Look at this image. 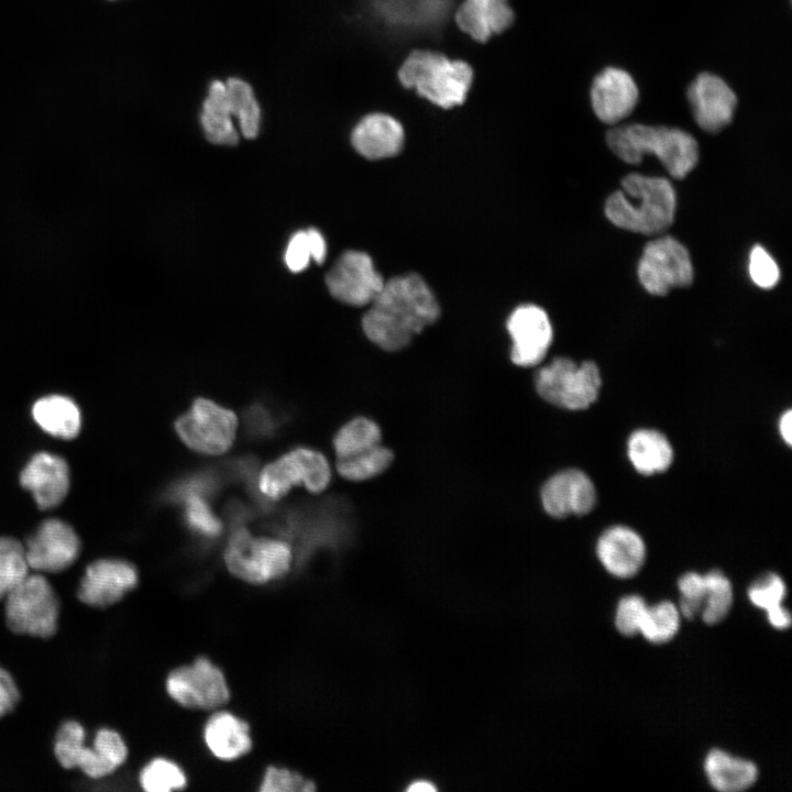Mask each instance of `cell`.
Returning <instances> with one entry per match:
<instances>
[{
	"label": "cell",
	"mask_w": 792,
	"mask_h": 792,
	"mask_svg": "<svg viewBox=\"0 0 792 792\" xmlns=\"http://www.w3.org/2000/svg\"><path fill=\"white\" fill-rule=\"evenodd\" d=\"M35 422L47 433L63 439L75 438L81 426L79 408L67 396L48 395L32 407Z\"/></svg>",
	"instance_id": "obj_27"
},
{
	"label": "cell",
	"mask_w": 792,
	"mask_h": 792,
	"mask_svg": "<svg viewBox=\"0 0 792 792\" xmlns=\"http://www.w3.org/2000/svg\"><path fill=\"white\" fill-rule=\"evenodd\" d=\"M408 791L411 792H431L436 791V788L427 781H417L414 782L409 788Z\"/></svg>",
	"instance_id": "obj_46"
},
{
	"label": "cell",
	"mask_w": 792,
	"mask_h": 792,
	"mask_svg": "<svg viewBox=\"0 0 792 792\" xmlns=\"http://www.w3.org/2000/svg\"><path fill=\"white\" fill-rule=\"evenodd\" d=\"M400 86L436 108L451 110L464 103L474 79L473 67L431 48H414L396 72Z\"/></svg>",
	"instance_id": "obj_3"
},
{
	"label": "cell",
	"mask_w": 792,
	"mask_h": 792,
	"mask_svg": "<svg viewBox=\"0 0 792 792\" xmlns=\"http://www.w3.org/2000/svg\"><path fill=\"white\" fill-rule=\"evenodd\" d=\"M676 195L663 177L630 173L606 200L604 212L616 227L645 235L664 232L674 221Z\"/></svg>",
	"instance_id": "obj_2"
},
{
	"label": "cell",
	"mask_w": 792,
	"mask_h": 792,
	"mask_svg": "<svg viewBox=\"0 0 792 792\" xmlns=\"http://www.w3.org/2000/svg\"><path fill=\"white\" fill-rule=\"evenodd\" d=\"M140 783L147 792H170L183 790L187 780L178 765L165 758H155L142 769Z\"/></svg>",
	"instance_id": "obj_34"
},
{
	"label": "cell",
	"mask_w": 792,
	"mask_h": 792,
	"mask_svg": "<svg viewBox=\"0 0 792 792\" xmlns=\"http://www.w3.org/2000/svg\"><path fill=\"white\" fill-rule=\"evenodd\" d=\"M260 790L262 792H311L312 781L286 768L271 766L265 770Z\"/></svg>",
	"instance_id": "obj_36"
},
{
	"label": "cell",
	"mask_w": 792,
	"mask_h": 792,
	"mask_svg": "<svg viewBox=\"0 0 792 792\" xmlns=\"http://www.w3.org/2000/svg\"><path fill=\"white\" fill-rule=\"evenodd\" d=\"M785 584L783 580L774 574L767 573L760 576L748 590L750 602L767 613L781 607L785 596Z\"/></svg>",
	"instance_id": "obj_35"
},
{
	"label": "cell",
	"mask_w": 792,
	"mask_h": 792,
	"mask_svg": "<svg viewBox=\"0 0 792 792\" xmlns=\"http://www.w3.org/2000/svg\"><path fill=\"white\" fill-rule=\"evenodd\" d=\"M705 596L701 613L702 619L715 625L728 614L733 602L730 581L719 570H712L704 575Z\"/></svg>",
	"instance_id": "obj_32"
},
{
	"label": "cell",
	"mask_w": 792,
	"mask_h": 792,
	"mask_svg": "<svg viewBox=\"0 0 792 792\" xmlns=\"http://www.w3.org/2000/svg\"><path fill=\"white\" fill-rule=\"evenodd\" d=\"M310 258L307 232L298 231L288 243L285 254L286 264L290 271L300 272L308 266Z\"/></svg>",
	"instance_id": "obj_41"
},
{
	"label": "cell",
	"mask_w": 792,
	"mask_h": 792,
	"mask_svg": "<svg viewBox=\"0 0 792 792\" xmlns=\"http://www.w3.org/2000/svg\"><path fill=\"white\" fill-rule=\"evenodd\" d=\"M748 271L752 282L763 289L774 287L780 277L776 261L761 245L752 248L749 255Z\"/></svg>",
	"instance_id": "obj_40"
},
{
	"label": "cell",
	"mask_w": 792,
	"mask_h": 792,
	"mask_svg": "<svg viewBox=\"0 0 792 792\" xmlns=\"http://www.w3.org/2000/svg\"><path fill=\"white\" fill-rule=\"evenodd\" d=\"M223 558L233 576L252 585H263L288 573L292 550L284 541L254 537L240 528L230 537Z\"/></svg>",
	"instance_id": "obj_7"
},
{
	"label": "cell",
	"mask_w": 792,
	"mask_h": 792,
	"mask_svg": "<svg viewBox=\"0 0 792 792\" xmlns=\"http://www.w3.org/2000/svg\"><path fill=\"white\" fill-rule=\"evenodd\" d=\"M330 477V466L323 454L298 448L264 466L258 487L263 495L277 501L299 485H305L310 493H320L328 486Z\"/></svg>",
	"instance_id": "obj_10"
},
{
	"label": "cell",
	"mask_w": 792,
	"mask_h": 792,
	"mask_svg": "<svg viewBox=\"0 0 792 792\" xmlns=\"http://www.w3.org/2000/svg\"><path fill=\"white\" fill-rule=\"evenodd\" d=\"M590 96L597 119L616 125L636 108L639 90L628 72L618 67H606L593 79Z\"/></svg>",
	"instance_id": "obj_20"
},
{
	"label": "cell",
	"mask_w": 792,
	"mask_h": 792,
	"mask_svg": "<svg viewBox=\"0 0 792 792\" xmlns=\"http://www.w3.org/2000/svg\"><path fill=\"white\" fill-rule=\"evenodd\" d=\"M138 582V571L132 563L100 559L87 566L77 596L86 605L106 608L121 601Z\"/></svg>",
	"instance_id": "obj_18"
},
{
	"label": "cell",
	"mask_w": 792,
	"mask_h": 792,
	"mask_svg": "<svg viewBox=\"0 0 792 792\" xmlns=\"http://www.w3.org/2000/svg\"><path fill=\"white\" fill-rule=\"evenodd\" d=\"M779 432L782 438V440L788 444H792V411L791 409H787L784 413H782L780 419H779Z\"/></svg>",
	"instance_id": "obj_45"
},
{
	"label": "cell",
	"mask_w": 792,
	"mask_h": 792,
	"mask_svg": "<svg viewBox=\"0 0 792 792\" xmlns=\"http://www.w3.org/2000/svg\"><path fill=\"white\" fill-rule=\"evenodd\" d=\"M439 314L430 287L419 275L410 273L385 280L364 314L362 327L373 343L386 351H398L433 323Z\"/></svg>",
	"instance_id": "obj_1"
},
{
	"label": "cell",
	"mask_w": 792,
	"mask_h": 792,
	"mask_svg": "<svg viewBox=\"0 0 792 792\" xmlns=\"http://www.w3.org/2000/svg\"><path fill=\"white\" fill-rule=\"evenodd\" d=\"M8 628L20 635L48 638L57 629L59 601L40 572L29 573L4 598Z\"/></svg>",
	"instance_id": "obj_9"
},
{
	"label": "cell",
	"mask_w": 792,
	"mask_h": 792,
	"mask_svg": "<svg viewBox=\"0 0 792 792\" xmlns=\"http://www.w3.org/2000/svg\"><path fill=\"white\" fill-rule=\"evenodd\" d=\"M688 101L696 124L707 133H717L733 120L737 96L727 82L712 73H701L689 85Z\"/></svg>",
	"instance_id": "obj_17"
},
{
	"label": "cell",
	"mask_w": 792,
	"mask_h": 792,
	"mask_svg": "<svg viewBox=\"0 0 792 792\" xmlns=\"http://www.w3.org/2000/svg\"><path fill=\"white\" fill-rule=\"evenodd\" d=\"M393 460V452L378 444L354 455L337 459V471L349 481H364L383 473Z\"/></svg>",
	"instance_id": "obj_30"
},
{
	"label": "cell",
	"mask_w": 792,
	"mask_h": 792,
	"mask_svg": "<svg viewBox=\"0 0 792 792\" xmlns=\"http://www.w3.org/2000/svg\"><path fill=\"white\" fill-rule=\"evenodd\" d=\"M403 123L393 114L372 111L355 123L351 132V144L363 157L372 161L397 155L405 144Z\"/></svg>",
	"instance_id": "obj_21"
},
{
	"label": "cell",
	"mask_w": 792,
	"mask_h": 792,
	"mask_svg": "<svg viewBox=\"0 0 792 792\" xmlns=\"http://www.w3.org/2000/svg\"><path fill=\"white\" fill-rule=\"evenodd\" d=\"M609 150L627 164L637 165L644 156L654 155L676 179L686 177L698 162V145L679 128L630 123L615 125L606 133Z\"/></svg>",
	"instance_id": "obj_4"
},
{
	"label": "cell",
	"mask_w": 792,
	"mask_h": 792,
	"mask_svg": "<svg viewBox=\"0 0 792 792\" xmlns=\"http://www.w3.org/2000/svg\"><path fill=\"white\" fill-rule=\"evenodd\" d=\"M262 110L253 87L240 77L213 79L207 89L200 112L206 139L217 145H235L240 134L257 136Z\"/></svg>",
	"instance_id": "obj_5"
},
{
	"label": "cell",
	"mask_w": 792,
	"mask_h": 792,
	"mask_svg": "<svg viewBox=\"0 0 792 792\" xmlns=\"http://www.w3.org/2000/svg\"><path fill=\"white\" fill-rule=\"evenodd\" d=\"M378 425L365 417H358L345 424L336 435L333 443L337 459L354 455L381 444Z\"/></svg>",
	"instance_id": "obj_29"
},
{
	"label": "cell",
	"mask_w": 792,
	"mask_h": 792,
	"mask_svg": "<svg viewBox=\"0 0 792 792\" xmlns=\"http://www.w3.org/2000/svg\"><path fill=\"white\" fill-rule=\"evenodd\" d=\"M540 497L543 509L553 518L583 516L596 504V488L586 473L566 469L546 481Z\"/></svg>",
	"instance_id": "obj_19"
},
{
	"label": "cell",
	"mask_w": 792,
	"mask_h": 792,
	"mask_svg": "<svg viewBox=\"0 0 792 792\" xmlns=\"http://www.w3.org/2000/svg\"><path fill=\"white\" fill-rule=\"evenodd\" d=\"M20 698V693L12 676L0 668V718L10 713Z\"/></svg>",
	"instance_id": "obj_42"
},
{
	"label": "cell",
	"mask_w": 792,
	"mask_h": 792,
	"mask_svg": "<svg viewBox=\"0 0 792 792\" xmlns=\"http://www.w3.org/2000/svg\"><path fill=\"white\" fill-rule=\"evenodd\" d=\"M535 383L537 393L546 402L569 410H583L598 398L602 376L593 361L578 364L559 356L537 372Z\"/></svg>",
	"instance_id": "obj_8"
},
{
	"label": "cell",
	"mask_w": 792,
	"mask_h": 792,
	"mask_svg": "<svg viewBox=\"0 0 792 792\" xmlns=\"http://www.w3.org/2000/svg\"><path fill=\"white\" fill-rule=\"evenodd\" d=\"M637 275L647 293L664 296L672 288L690 286L694 270L688 249L669 235L651 240L645 245Z\"/></svg>",
	"instance_id": "obj_12"
},
{
	"label": "cell",
	"mask_w": 792,
	"mask_h": 792,
	"mask_svg": "<svg viewBox=\"0 0 792 792\" xmlns=\"http://www.w3.org/2000/svg\"><path fill=\"white\" fill-rule=\"evenodd\" d=\"M506 326L513 341V363L521 367L541 363L553 340L547 312L532 304L521 305L512 312Z\"/></svg>",
	"instance_id": "obj_16"
},
{
	"label": "cell",
	"mask_w": 792,
	"mask_h": 792,
	"mask_svg": "<svg viewBox=\"0 0 792 792\" xmlns=\"http://www.w3.org/2000/svg\"><path fill=\"white\" fill-rule=\"evenodd\" d=\"M166 690L177 704L197 711L220 708L230 698L224 674L206 657L174 669L166 679Z\"/></svg>",
	"instance_id": "obj_13"
},
{
	"label": "cell",
	"mask_w": 792,
	"mask_h": 792,
	"mask_svg": "<svg viewBox=\"0 0 792 792\" xmlns=\"http://www.w3.org/2000/svg\"><path fill=\"white\" fill-rule=\"evenodd\" d=\"M20 483L32 493L38 508H53L64 501L69 491L68 464L62 457L38 452L22 470Z\"/></svg>",
	"instance_id": "obj_22"
},
{
	"label": "cell",
	"mask_w": 792,
	"mask_h": 792,
	"mask_svg": "<svg viewBox=\"0 0 792 792\" xmlns=\"http://www.w3.org/2000/svg\"><path fill=\"white\" fill-rule=\"evenodd\" d=\"M185 517L190 528L206 537H216L222 530L220 520L198 495L190 494L187 496Z\"/></svg>",
	"instance_id": "obj_37"
},
{
	"label": "cell",
	"mask_w": 792,
	"mask_h": 792,
	"mask_svg": "<svg viewBox=\"0 0 792 792\" xmlns=\"http://www.w3.org/2000/svg\"><path fill=\"white\" fill-rule=\"evenodd\" d=\"M84 741L85 729L78 722L68 721L59 727L54 752L62 767L79 768L88 777L98 779L112 773L128 757L127 745L116 730H98L92 747L85 746Z\"/></svg>",
	"instance_id": "obj_6"
},
{
	"label": "cell",
	"mask_w": 792,
	"mask_h": 792,
	"mask_svg": "<svg viewBox=\"0 0 792 792\" xmlns=\"http://www.w3.org/2000/svg\"><path fill=\"white\" fill-rule=\"evenodd\" d=\"M204 739L210 752L223 761L235 760L252 749L248 723L226 711L216 712L208 718Z\"/></svg>",
	"instance_id": "obj_25"
},
{
	"label": "cell",
	"mask_w": 792,
	"mask_h": 792,
	"mask_svg": "<svg viewBox=\"0 0 792 792\" xmlns=\"http://www.w3.org/2000/svg\"><path fill=\"white\" fill-rule=\"evenodd\" d=\"M704 769L712 787L722 792H739L751 787L758 777L755 763L713 749L706 757Z\"/></svg>",
	"instance_id": "obj_28"
},
{
	"label": "cell",
	"mask_w": 792,
	"mask_h": 792,
	"mask_svg": "<svg viewBox=\"0 0 792 792\" xmlns=\"http://www.w3.org/2000/svg\"><path fill=\"white\" fill-rule=\"evenodd\" d=\"M24 551L30 570L57 573L76 561L80 551V541L70 525L57 518H50L28 538Z\"/></svg>",
	"instance_id": "obj_15"
},
{
	"label": "cell",
	"mask_w": 792,
	"mask_h": 792,
	"mask_svg": "<svg viewBox=\"0 0 792 792\" xmlns=\"http://www.w3.org/2000/svg\"><path fill=\"white\" fill-rule=\"evenodd\" d=\"M29 573L24 546L12 537H0V601Z\"/></svg>",
	"instance_id": "obj_31"
},
{
	"label": "cell",
	"mask_w": 792,
	"mask_h": 792,
	"mask_svg": "<svg viewBox=\"0 0 792 792\" xmlns=\"http://www.w3.org/2000/svg\"><path fill=\"white\" fill-rule=\"evenodd\" d=\"M596 553L610 574L628 579L641 569L646 558V546L635 530L616 525L607 528L600 536Z\"/></svg>",
	"instance_id": "obj_24"
},
{
	"label": "cell",
	"mask_w": 792,
	"mask_h": 792,
	"mask_svg": "<svg viewBox=\"0 0 792 792\" xmlns=\"http://www.w3.org/2000/svg\"><path fill=\"white\" fill-rule=\"evenodd\" d=\"M768 614V620L777 629H785L791 625L790 613L783 607L773 609Z\"/></svg>",
	"instance_id": "obj_44"
},
{
	"label": "cell",
	"mask_w": 792,
	"mask_h": 792,
	"mask_svg": "<svg viewBox=\"0 0 792 792\" xmlns=\"http://www.w3.org/2000/svg\"><path fill=\"white\" fill-rule=\"evenodd\" d=\"M627 455L642 475L667 471L673 462V448L668 438L654 429L635 430L627 441Z\"/></svg>",
	"instance_id": "obj_26"
},
{
	"label": "cell",
	"mask_w": 792,
	"mask_h": 792,
	"mask_svg": "<svg viewBox=\"0 0 792 792\" xmlns=\"http://www.w3.org/2000/svg\"><path fill=\"white\" fill-rule=\"evenodd\" d=\"M237 426L233 411L206 398H197L175 422L182 441L189 449L207 455L227 452L233 443Z\"/></svg>",
	"instance_id": "obj_11"
},
{
	"label": "cell",
	"mask_w": 792,
	"mask_h": 792,
	"mask_svg": "<svg viewBox=\"0 0 792 792\" xmlns=\"http://www.w3.org/2000/svg\"><path fill=\"white\" fill-rule=\"evenodd\" d=\"M648 606L642 597L629 595L623 597L616 609L615 625L625 636H634L640 631Z\"/></svg>",
	"instance_id": "obj_39"
},
{
	"label": "cell",
	"mask_w": 792,
	"mask_h": 792,
	"mask_svg": "<svg viewBox=\"0 0 792 792\" xmlns=\"http://www.w3.org/2000/svg\"><path fill=\"white\" fill-rule=\"evenodd\" d=\"M515 18L510 0H461L453 13L458 30L480 44L510 29Z\"/></svg>",
	"instance_id": "obj_23"
},
{
	"label": "cell",
	"mask_w": 792,
	"mask_h": 792,
	"mask_svg": "<svg viewBox=\"0 0 792 792\" xmlns=\"http://www.w3.org/2000/svg\"><path fill=\"white\" fill-rule=\"evenodd\" d=\"M306 232L311 258H314L317 263H322L327 254L326 241L322 234L314 228L306 230Z\"/></svg>",
	"instance_id": "obj_43"
},
{
	"label": "cell",
	"mask_w": 792,
	"mask_h": 792,
	"mask_svg": "<svg viewBox=\"0 0 792 792\" xmlns=\"http://www.w3.org/2000/svg\"><path fill=\"white\" fill-rule=\"evenodd\" d=\"M330 294L341 302L362 307L370 305L385 280L375 270L371 256L361 251L344 252L326 276Z\"/></svg>",
	"instance_id": "obj_14"
},
{
	"label": "cell",
	"mask_w": 792,
	"mask_h": 792,
	"mask_svg": "<svg viewBox=\"0 0 792 792\" xmlns=\"http://www.w3.org/2000/svg\"><path fill=\"white\" fill-rule=\"evenodd\" d=\"M680 624L679 610L668 601L647 608L640 631L644 637L653 644H663L671 640Z\"/></svg>",
	"instance_id": "obj_33"
},
{
	"label": "cell",
	"mask_w": 792,
	"mask_h": 792,
	"mask_svg": "<svg viewBox=\"0 0 792 792\" xmlns=\"http://www.w3.org/2000/svg\"><path fill=\"white\" fill-rule=\"evenodd\" d=\"M681 592L680 610L688 619L702 613L705 596L704 575L696 572L683 574L678 582Z\"/></svg>",
	"instance_id": "obj_38"
}]
</instances>
